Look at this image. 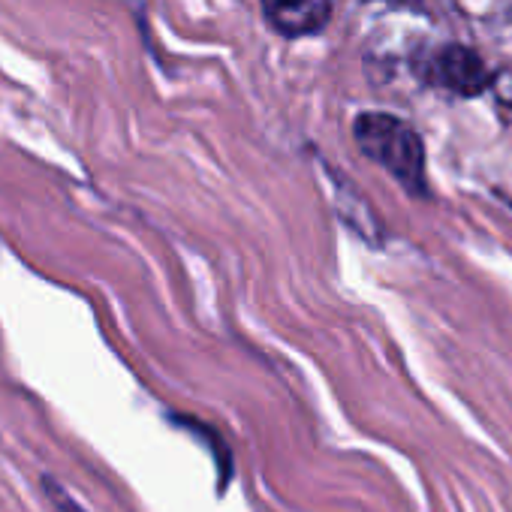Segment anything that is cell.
<instances>
[{
	"instance_id": "4",
	"label": "cell",
	"mask_w": 512,
	"mask_h": 512,
	"mask_svg": "<svg viewBox=\"0 0 512 512\" xmlns=\"http://www.w3.org/2000/svg\"><path fill=\"white\" fill-rule=\"evenodd\" d=\"M43 488H46V494H49V500L58 506V512H85L67 491H64V485H58L52 476H43Z\"/></svg>"
},
{
	"instance_id": "5",
	"label": "cell",
	"mask_w": 512,
	"mask_h": 512,
	"mask_svg": "<svg viewBox=\"0 0 512 512\" xmlns=\"http://www.w3.org/2000/svg\"><path fill=\"white\" fill-rule=\"evenodd\" d=\"M497 94L503 103H512V73H500L497 76Z\"/></svg>"
},
{
	"instance_id": "3",
	"label": "cell",
	"mask_w": 512,
	"mask_h": 512,
	"mask_svg": "<svg viewBox=\"0 0 512 512\" xmlns=\"http://www.w3.org/2000/svg\"><path fill=\"white\" fill-rule=\"evenodd\" d=\"M263 10L269 25L290 40L323 31L332 16L329 0H263Z\"/></svg>"
},
{
	"instance_id": "2",
	"label": "cell",
	"mask_w": 512,
	"mask_h": 512,
	"mask_svg": "<svg viewBox=\"0 0 512 512\" xmlns=\"http://www.w3.org/2000/svg\"><path fill=\"white\" fill-rule=\"evenodd\" d=\"M431 70H434V79L446 91H452L458 97H479L488 88V82H491V76L485 70V61L473 49L458 46V43L443 46L437 52Z\"/></svg>"
},
{
	"instance_id": "6",
	"label": "cell",
	"mask_w": 512,
	"mask_h": 512,
	"mask_svg": "<svg viewBox=\"0 0 512 512\" xmlns=\"http://www.w3.org/2000/svg\"><path fill=\"white\" fill-rule=\"evenodd\" d=\"M392 4H401V7H419L422 0H392Z\"/></svg>"
},
{
	"instance_id": "1",
	"label": "cell",
	"mask_w": 512,
	"mask_h": 512,
	"mask_svg": "<svg viewBox=\"0 0 512 512\" xmlns=\"http://www.w3.org/2000/svg\"><path fill=\"white\" fill-rule=\"evenodd\" d=\"M353 139L359 151L383 166L407 193L428 196L425 145L407 121L386 112H362L353 121Z\"/></svg>"
}]
</instances>
